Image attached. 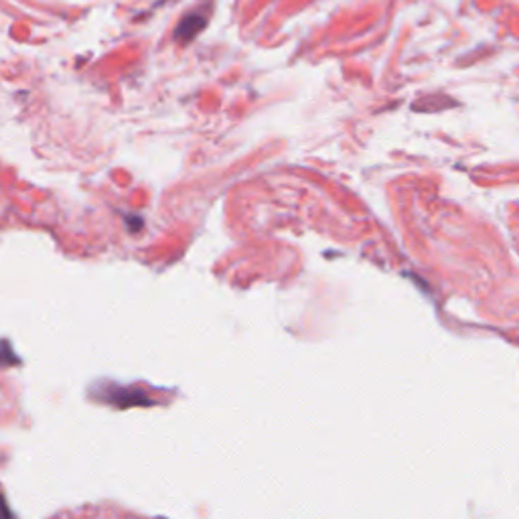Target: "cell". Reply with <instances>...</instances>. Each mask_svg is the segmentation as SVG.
I'll return each mask as SVG.
<instances>
[{
	"label": "cell",
	"instance_id": "obj_1",
	"mask_svg": "<svg viewBox=\"0 0 519 519\" xmlns=\"http://www.w3.org/2000/svg\"><path fill=\"white\" fill-rule=\"evenodd\" d=\"M203 27H205V18H203V16L197 15L187 16V18L181 20V25L177 27V39H181V41H189V39H193L195 35L201 31Z\"/></svg>",
	"mask_w": 519,
	"mask_h": 519
},
{
	"label": "cell",
	"instance_id": "obj_2",
	"mask_svg": "<svg viewBox=\"0 0 519 519\" xmlns=\"http://www.w3.org/2000/svg\"><path fill=\"white\" fill-rule=\"evenodd\" d=\"M0 519H13L11 515V509H8V505L2 501V497H0Z\"/></svg>",
	"mask_w": 519,
	"mask_h": 519
}]
</instances>
